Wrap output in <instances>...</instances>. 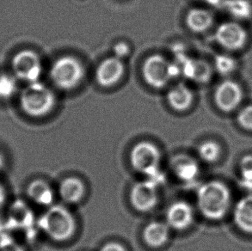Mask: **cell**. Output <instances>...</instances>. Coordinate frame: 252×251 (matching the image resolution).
<instances>
[{
    "mask_svg": "<svg viewBox=\"0 0 252 251\" xmlns=\"http://www.w3.org/2000/svg\"><path fill=\"white\" fill-rule=\"evenodd\" d=\"M196 203L200 213L207 220H221L231 210L232 192L223 182L209 181L198 188Z\"/></svg>",
    "mask_w": 252,
    "mask_h": 251,
    "instance_id": "cell-1",
    "label": "cell"
},
{
    "mask_svg": "<svg viewBox=\"0 0 252 251\" xmlns=\"http://www.w3.org/2000/svg\"><path fill=\"white\" fill-rule=\"evenodd\" d=\"M38 226L53 240L64 242L75 233L76 220L66 207L52 205L38 221Z\"/></svg>",
    "mask_w": 252,
    "mask_h": 251,
    "instance_id": "cell-2",
    "label": "cell"
},
{
    "mask_svg": "<svg viewBox=\"0 0 252 251\" xmlns=\"http://www.w3.org/2000/svg\"><path fill=\"white\" fill-rule=\"evenodd\" d=\"M56 103L54 92L40 81L28 84L20 94L21 109L31 117H42L51 112Z\"/></svg>",
    "mask_w": 252,
    "mask_h": 251,
    "instance_id": "cell-3",
    "label": "cell"
},
{
    "mask_svg": "<svg viewBox=\"0 0 252 251\" xmlns=\"http://www.w3.org/2000/svg\"><path fill=\"white\" fill-rule=\"evenodd\" d=\"M50 76L59 88L71 90L75 88L82 81L85 70L82 63L78 59L64 56L53 64Z\"/></svg>",
    "mask_w": 252,
    "mask_h": 251,
    "instance_id": "cell-4",
    "label": "cell"
},
{
    "mask_svg": "<svg viewBox=\"0 0 252 251\" xmlns=\"http://www.w3.org/2000/svg\"><path fill=\"white\" fill-rule=\"evenodd\" d=\"M181 71L179 64H171L158 55L147 58L142 69L145 80L154 88H163L171 78L180 74Z\"/></svg>",
    "mask_w": 252,
    "mask_h": 251,
    "instance_id": "cell-5",
    "label": "cell"
},
{
    "mask_svg": "<svg viewBox=\"0 0 252 251\" xmlns=\"http://www.w3.org/2000/svg\"><path fill=\"white\" fill-rule=\"evenodd\" d=\"M130 162L138 172L149 177H157L160 162L159 150L149 141L139 142L130 153Z\"/></svg>",
    "mask_w": 252,
    "mask_h": 251,
    "instance_id": "cell-6",
    "label": "cell"
},
{
    "mask_svg": "<svg viewBox=\"0 0 252 251\" xmlns=\"http://www.w3.org/2000/svg\"><path fill=\"white\" fill-rule=\"evenodd\" d=\"M12 73L18 80L28 84L39 81L42 73V64L39 55L32 50H23L11 61Z\"/></svg>",
    "mask_w": 252,
    "mask_h": 251,
    "instance_id": "cell-7",
    "label": "cell"
},
{
    "mask_svg": "<svg viewBox=\"0 0 252 251\" xmlns=\"http://www.w3.org/2000/svg\"><path fill=\"white\" fill-rule=\"evenodd\" d=\"M215 39L222 48L228 51H237L245 47L248 34L238 22L228 21L219 25L215 31Z\"/></svg>",
    "mask_w": 252,
    "mask_h": 251,
    "instance_id": "cell-8",
    "label": "cell"
},
{
    "mask_svg": "<svg viewBox=\"0 0 252 251\" xmlns=\"http://www.w3.org/2000/svg\"><path fill=\"white\" fill-rule=\"evenodd\" d=\"M130 201L139 212L147 213L153 210L158 201L157 184L148 179L133 185L130 193Z\"/></svg>",
    "mask_w": 252,
    "mask_h": 251,
    "instance_id": "cell-9",
    "label": "cell"
},
{
    "mask_svg": "<svg viewBox=\"0 0 252 251\" xmlns=\"http://www.w3.org/2000/svg\"><path fill=\"white\" fill-rule=\"evenodd\" d=\"M243 96L241 86L231 79L221 82L215 90V103L223 112H232L238 109L242 102Z\"/></svg>",
    "mask_w": 252,
    "mask_h": 251,
    "instance_id": "cell-10",
    "label": "cell"
},
{
    "mask_svg": "<svg viewBox=\"0 0 252 251\" xmlns=\"http://www.w3.org/2000/svg\"><path fill=\"white\" fill-rule=\"evenodd\" d=\"M34 219L32 211L24 201H15L10 207L4 224L7 232H30L34 226Z\"/></svg>",
    "mask_w": 252,
    "mask_h": 251,
    "instance_id": "cell-11",
    "label": "cell"
},
{
    "mask_svg": "<svg viewBox=\"0 0 252 251\" xmlns=\"http://www.w3.org/2000/svg\"><path fill=\"white\" fill-rule=\"evenodd\" d=\"M194 220V212L190 204L177 201L171 204L166 213V223L177 231H184L190 227Z\"/></svg>",
    "mask_w": 252,
    "mask_h": 251,
    "instance_id": "cell-12",
    "label": "cell"
},
{
    "mask_svg": "<svg viewBox=\"0 0 252 251\" xmlns=\"http://www.w3.org/2000/svg\"><path fill=\"white\" fill-rule=\"evenodd\" d=\"M125 66L123 60L118 57H110L99 64L96 70V81L103 87H111L123 78Z\"/></svg>",
    "mask_w": 252,
    "mask_h": 251,
    "instance_id": "cell-13",
    "label": "cell"
},
{
    "mask_svg": "<svg viewBox=\"0 0 252 251\" xmlns=\"http://www.w3.org/2000/svg\"><path fill=\"white\" fill-rule=\"evenodd\" d=\"M232 219L239 230L246 234H252V194L238 200L233 207Z\"/></svg>",
    "mask_w": 252,
    "mask_h": 251,
    "instance_id": "cell-14",
    "label": "cell"
},
{
    "mask_svg": "<svg viewBox=\"0 0 252 251\" xmlns=\"http://www.w3.org/2000/svg\"><path fill=\"white\" fill-rule=\"evenodd\" d=\"M170 235V227L167 223L154 221L144 229L143 239L148 246L158 248L167 243Z\"/></svg>",
    "mask_w": 252,
    "mask_h": 251,
    "instance_id": "cell-15",
    "label": "cell"
},
{
    "mask_svg": "<svg viewBox=\"0 0 252 251\" xmlns=\"http://www.w3.org/2000/svg\"><path fill=\"white\" fill-rule=\"evenodd\" d=\"M182 70L188 78L199 83L209 81L213 70L211 65L204 61H194L188 57L180 59Z\"/></svg>",
    "mask_w": 252,
    "mask_h": 251,
    "instance_id": "cell-16",
    "label": "cell"
},
{
    "mask_svg": "<svg viewBox=\"0 0 252 251\" xmlns=\"http://www.w3.org/2000/svg\"><path fill=\"white\" fill-rule=\"evenodd\" d=\"M172 169L179 179L188 184L195 182L200 174L197 162L188 156H177L173 160Z\"/></svg>",
    "mask_w": 252,
    "mask_h": 251,
    "instance_id": "cell-17",
    "label": "cell"
},
{
    "mask_svg": "<svg viewBox=\"0 0 252 251\" xmlns=\"http://www.w3.org/2000/svg\"><path fill=\"white\" fill-rule=\"evenodd\" d=\"M27 194L34 203L43 207H51L55 200V192L51 186L41 179L33 181L29 184Z\"/></svg>",
    "mask_w": 252,
    "mask_h": 251,
    "instance_id": "cell-18",
    "label": "cell"
},
{
    "mask_svg": "<svg viewBox=\"0 0 252 251\" xmlns=\"http://www.w3.org/2000/svg\"><path fill=\"white\" fill-rule=\"evenodd\" d=\"M85 193V184L77 177L65 178L59 187L60 196L66 203H78L82 200Z\"/></svg>",
    "mask_w": 252,
    "mask_h": 251,
    "instance_id": "cell-19",
    "label": "cell"
},
{
    "mask_svg": "<svg viewBox=\"0 0 252 251\" xmlns=\"http://www.w3.org/2000/svg\"><path fill=\"white\" fill-rule=\"evenodd\" d=\"M167 97L170 106L177 111H185L189 109L194 101L193 92L184 84L174 86L168 93Z\"/></svg>",
    "mask_w": 252,
    "mask_h": 251,
    "instance_id": "cell-20",
    "label": "cell"
},
{
    "mask_svg": "<svg viewBox=\"0 0 252 251\" xmlns=\"http://www.w3.org/2000/svg\"><path fill=\"white\" fill-rule=\"evenodd\" d=\"M188 27L197 33L208 31L214 23V16L209 10L204 9H193L188 13Z\"/></svg>",
    "mask_w": 252,
    "mask_h": 251,
    "instance_id": "cell-21",
    "label": "cell"
},
{
    "mask_svg": "<svg viewBox=\"0 0 252 251\" xmlns=\"http://www.w3.org/2000/svg\"><path fill=\"white\" fill-rule=\"evenodd\" d=\"M221 6L237 20H247L252 16V3L250 0H223Z\"/></svg>",
    "mask_w": 252,
    "mask_h": 251,
    "instance_id": "cell-22",
    "label": "cell"
},
{
    "mask_svg": "<svg viewBox=\"0 0 252 251\" xmlns=\"http://www.w3.org/2000/svg\"><path fill=\"white\" fill-rule=\"evenodd\" d=\"M197 153L202 161L208 163H215L221 157V146L214 140H207L198 146Z\"/></svg>",
    "mask_w": 252,
    "mask_h": 251,
    "instance_id": "cell-23",
    "label": "cell"
},
{
    "mask_svg": "<svg viewBox=\"0 0 252 251\" xmlns=\"http://www.w3.org/2000/svg\"><path fill=\"white\" fill-rule=\"evenodd\" d=\"M17 79L13 73L1 72L0 73V100L6 101L12 98L17 94L18 90Z\"/></svg>",
    "mask_w": 252,
    "mask_h": 251,
    "instance_id": "cell-24",
    "label": "cell"
},
{
    "mask_svg": "<svg viewBox=\"0 0 252 251\" xmlns=\"http://www.w3.org/2000/svg\"><path fill=\"white\" fill-rule=\"evenodd\" d=\"M238 63L236 59L229 55H220L215 59V69L223 76L232 74L236 71Z\"/></svg>",
    "mask_w": 252,
    "mask_h": 251,
    "instance_id": "cell-25",
    "label": "cell"
},
{
    "mask_svg": "<svg viewBox=\"0 0 252 251\" xmlns=\"http://www.w3.org/2000/svg\"><path fill=\"white\" fill-rule=\"evenodd\" d=\"M239 173L243 186L252 189V155L243 157L239 163Z\"/></svg>",
    "mask_w": 252,
    "mask_h": 251,
    "instance_id": "cell-26",
    "label": "cell"
},
{
    "mask_svg": "<svg viewBox=\"0 0 252 251\" xmlns=\"http://www.w3.org/2000/svg\"><path fill=\"white\" fill-rule=\"evenodd\" d=\"M0 251H24V247L10 233L3 231L0 234Z\"/></svg>",
    "mask_w": 252,
    "mask_h": 251,
    "instance_id": "cell-27",
    "label": "cell"
},
{
    "mask_svg": "<svg viewBox=\"0 0 252 251\" xmlns=\"http://www.w3.org/2000/svg\"><path fill=\"white\" fill-rule=\"evenodd\" d=\"M237 121L242 128L252 132V105L243 108L238 114Z\"/></svg>",
    "mask_w": 252,
    "mask_h": 251,
    "instance_id": "cell-28",
    "label": "cell"
},
{
    "mask_svg": "<svg viewBox=\"0 0 252 251\" xmlns=\"http://www.w3.org/2000/svg\"><path fill=\"white\" fill-rule=\"evenodd\" d=\"M128 52H129V49H128L127 45L123 43V42L118 43L115 47V54H116L115 56L122 59V60H123V57H125V56L128 55Z\"/></svg>",
    "mask_w": 252,
    "mask_h": 251,
    "instance_id": "cell-29",
    "label": "cell"
},
{
    "mask_svg": "<svg viewBox=\"0 0 252 251\" xmlns=\"http://www.w3.org/2000/svg\"><path fill=\"white\" fill-rule=\"evenodd\" d=\"M100 251H126V248L118 243L112 242L103 245Z\"/></svg>",
    "mask_w": 252,
    "mask_h": 251,
    "instance_id": "cell-30",
    "label": "cell"
},
{
    "mask_svg": "<svg viewBox=\"0 0 252 251\" xmlns=\"http://www.w3.org/2000/svg\"><path fill=\"white\" fill-rule=\"evenodd\" d=\"M4 200H5V193H4V190L2 185L0 184V210L2 209L3 204H4Z\"/></svg>",
    "mask_w": 252,
    "mask_h": 251,
    "instance_id": "cell-31",
    "label": "cell"
},
{
    "mask_svg": "<svg viewBox=\"0 0 252 251\" xmlns=\"http://www.w3.org/2000/svg\"><path fill=\"white\" fill-rule=\"evenodd\" d=\"M211 5H221L223 0H201Z\"/></svg>",
    "mask_w": 252,
    "mask_h": 251,
    "instance_id": "cell-32",
    "label": "cell"
},
{
    "mask_svg": "<svg viewBox=\"0 0 252 251\" xmlns=\"http://www.w3.org/2000/svg\"><path fill=\"white\" fill-rule=\"evenodd\" d=\"M2 165H3V161H2V157H0V169H1Z\"/></svg>",
    "mask_w": 252,
    "mask_h": 251,
    "instance_id": "cell-33",
    "label": "cell"
}]
</instances>
